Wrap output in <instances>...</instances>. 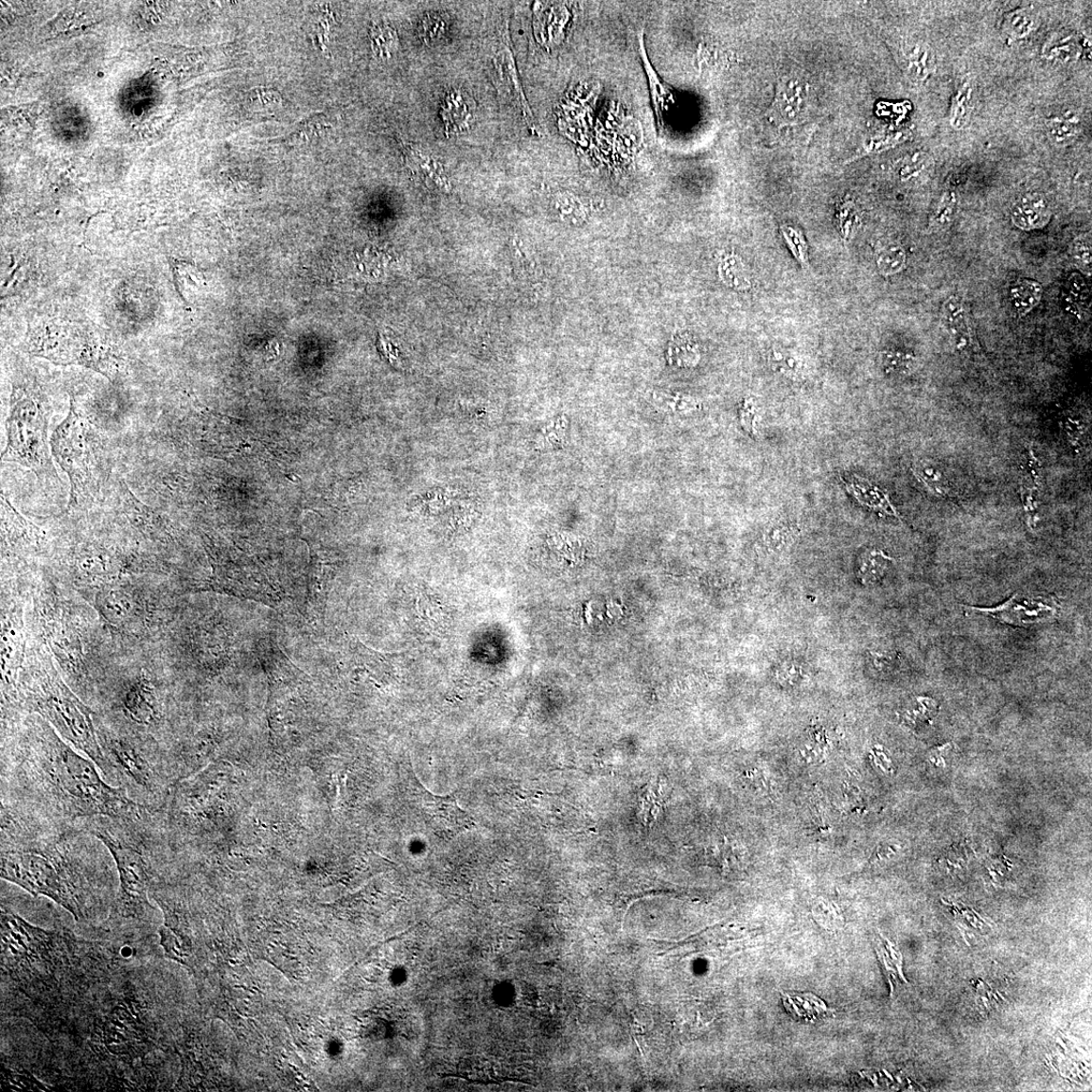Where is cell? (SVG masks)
I'll return each instance as SVG.
<instances>
[{
    "mask_svg": "<svg viewBox=\"0 0 1092 1092\" xmlns=\"http://www.w3.org/2000/svg\"><path fill=\"white\" fill-rule=\"evenodd\" d=\"M116 963L44 1031L62 1079L95 1090H159V994Z\"/></svg>",
    "mask_w": 1092,
    "mask_h": 1092,
    "instance_id": "6da1fadb",
    "label": "cell"
},
{
    "mask_svg": "<svg viewBox=\"0 0 1092 1092\" xmlns=\"http://www.w3.org/2000/svg\"><path fill=\"white\" fill-rule=\"evenodd\" d=\"M38 714L2 723L0 800L66 824L97 817L147 819L158 810L128 799Z\"/></svg>",
    "mask_w": 1092,
    "mask_h": 1092,
    "instance_id": "7a4b0ae2",
    "label": "cell"
},
{
    "mask_svg": "<svg viewBox=\"0 0 1092 1092\" xmlns=\"http://www.w3.org/2000/svg\"><path fill=\"white\" fill-rule=\"evenodd\" d=\"M2 878L45 896L78 923L105 916L114 903V859L100 840L76 824L59 823L2 802Z\"/></svg>",
    "mask_w": 1092,
    "mask_h": 1092,
    "instance_id": "3957f363",
    "label": "cell"
},
{
    "mask_svg": "<svg viewBox=\"0 0 1092 1092\" xmlns=\"http://www.w3.org/2000/svg\"><path fill=\"white\" fill-rule=\"evenodd\" d=\"M112 950L67 932L47 931L2 906V979L23 998L19 1011L35 1025L90 984Z\"/></svg>",
    "mask_w": 1092,
    "mask_h": 1092,
    "instance_id": "277c9868",
    "label": "cell"
},
{
    "mask_svg": "<svg viewBox=\"0 0 1092 1092\" xmlns=\"http://www.w3.org/2000/svg\"><path fill=\"white\" fill-rule=\"evenodd\" d=\"M27 621L29 636L49 649L66 683L92 708L126 647L90 603L52 579L29 590Z\"/></svg>",
    "mask_w": 1092,
    "mask_h": 1092,
    "instance_id": "5b68a950",
    "label": "cell"
},
{
    "mask_svg": "<svg viewBox=\"0 0 1092 1092\" xmlns=\"http://www.w3.org/2000/svg\"><path fill=\"white\" fill-rule=\"evenodd\" d=\"M77 823L108 848L117 871L119 888L106 925L123 933L152 925L159 908L150 892L170 876L173 862L160 810L141 819L97 816Z\"/></svg>",
    "mask_w": 1092,
    "mask_h": 1092,
    "instance_id": "8992f818",
    "label": "cell"
},
{
    "mask_svg": "<svg viewBox=\"0 0 1092 1092\" xmlns=\"http://www.w3.org/2000/svg\"><path fill=\"white\" fill-rule=\"evenodd\" d=\"M97 741L103 758L101 776L132 801L161 810L177 780L167 748L150 734L95 712Z\"/></svg>",
    "mask_w": 1092,
    "mask_h": 1092,
    "instance_id": "52a82bcc",
    "label": "cell"
},
{
    "mask_svg": "<svg viewBox=\"0 0 1092 1092\" xmlns=\"http://www.w3.org/2000/svg\"><path fill=\"white\" fill-rule=\"evenodd\" d=\"M21 696L26 714L45 719L66 743L91 759L101 771L103 758L95 712L66 683L49 649L31 636L21 678Z\"/></svg>",
    "mask_w": 1092,
    "mask_h": 1092,
    "instance_id": "ba28073f",
    "label": "cell"
},
{
    "mask_svg": "<svg viewBox=\"0 0 1092 1092\" xmlns=\"http://www.w3.org/2000/svg\"><path fill=\"white\" fill-rule=\"evenodd\" d=\"M134 651L129 649L121 657L92 710L150 734L167 747L174 730L173 716L168 690L159 674L158 653L155 646L144 647L139 658L132 659Z\"/></svg>",
    "mask_w": 1092,
    "mask_h": 1092,
    "instance_id": "9c48e42d",
    "label": "cell"
},
{
    "mask_svg": "<svg viewBox=\"0 0 1092 1092\" xmlns=\"http://www.w3.org/2000/svg\"><path fill=\"white\" fill-rule=\"evenodd\" d=\"M80 595L125 647L144 648L159 643L167 624L165 596L159 586L127 578Z\"/></svg>",
    "mask_w": 1092,
    "mask_h": 1092,
    "instance_id": "30bf717a",
    "label": "cell"
},
{
    "mask_svg": "<svg viewBox=\"0 0 1092 1092\" xmlns=\"http://www.w3.org/2000/svg\"><path fill=\"white\" fill-rule=\"evenodd\" d=\"M26 351L59 365H81L114 380L120 357L111 343L91 327L44 320L29 325Z\"/></svg>",
    "mask_w": 1092,
    "mask_h": 1092,
    "instance_id": "8fae6325",
    "label": "cell"
},
{
    "mask_svg": "<svg viewBox=\"0 0 1092 1092\" xmlns=\"http://www.w3.org/2000/svg\"><path fill=\"white\" fill-rule=\"evenodd\" d=\"M48 426L47 411L37 390L27 383L14 382L6 421L7 445L2 461L31 469L40 479L56 478L49 450Z\"/></svg>",
    "mask_w": 1092,
    "mask_h": 1092,
    "instance_id": "7c38bea8",
    "label": "cell"
},
{
    "mask_svg": "<svg viewBox=\"0 0 1092 1092\" xmlns=\"http://www.w3.org/2000/svg\"><path fill=\"white\" fill-rule=\"evenodd\" d=\"M94 430L73 398L66 418L51 438L52 456L70 484L68 509L82 505L97 489L98 461Z\"/></svg>",
    "mask_w": 1092,
    "mask_h": 1092,
    "instance_id": "4fadbf2b",
    "label": "cell"
},
{
    "mask_svg": "<svg viewBox=\"0 0 1092 1092\" xmlns=\"http://www.w3.org/2000/svg\"><path fill=\"white\" fill-rule=\"evenodd\" d=\"M28 588L16 578L2 586V717L27 715L21 696V678L28 648Z\"/></svg>",
    "mask_w": 1092,
    "mask_h": 1092,
    "instance_id": "5bb4252c",
    "label": "cell"
},
{
    "mask_svg": "<svg viewBox=\"0 0 1092 1092\" xmlns=\"http://www.w3.org/2000/svg\"><path fill=\"white\" fill-rule=\"evenodd\" d=\"M418 816L428 829L442 838H453L474 826L469 814L457 804L454 794L439 796L427 790L412 773Z\"/></svg>",
    "mask_w": 1092,
    "mask_h": 1092,
    "instance_id": "9a60e30c",
    "label": "cell"
},
{
    "mask_svg": "<svg viewBox=\"0 0 1092 1092\" xmlns=\"http://www.w3.org/2000/svg\"><path fill=\"white\" fill-rule=\"evenodd\" d=\"M967 611L980 613L997 622L1015 627H1030L1055 622L1061 607L1055 596L1014 593L1006 602L995 608L963 607Z\"/></svg>",
    "mask_w": 1092,
    "mask_h": 1092,
    "instance_id": "2e32d148",
    "label": "cell"
},
{
    "mask_svg": "<svg viewBox=\"0 0 1092 1092\" xmlns=\"http://www.w3.org/2000/svg\"><path fill=\"white\" fill-rule=\"evenodd\" d=\"M3 560H24L38 555L44 540L42 531L24 518L2 493Z\"/></svg>",
    "mask_w": 1092,
    "mask_h": 1092,
    "instance_id": "e0dca14e",
    "label": "cell"
},
{
    "mask_svg": "<svg viewBox=\"0 0 1092 1092\" xmlns=\"http://www.w3.org/2000/svg\"><path fill=\"white\" fill-rule=\"evenodd\" d=\"M808 87L802 79L787 78L780 80L774 105L773 119L780 124L793 125L803 120L807 112Z\"/></svg>",
    "mask_w": 1092,
    "mask_h": 1092,
    "instance_id": "ac0fdd59",
    "label": "cell"
},
{
    "mask_svg": "<svg viewBox=\"0 0 1092 1092\" xmlns=\"http://www.w3.org/2000/svg\"><path fill=\"white\" fill-rule=\"evenodd\" d=\"M1013 225L1023 231L1042 229L1049 224L1052 208L1049 200L1038 191L1025 194L1012 206Z\"/></svg>",
    "mask_w": 1092,
    "mask_h": 1092,
    "instance_id": "d6986e66",
    "label": "cell"
},
{
    "mask_svg": "<svg viewBox=\"0 0 1092 1092\" xmlns=\"http://www.w3.org/2000/svg\"><path fill=\"white\" fill-rule=\"evenodd\" d=\"M942 320L958 351L968 352L973 344L969 316L964 302L951 297L942 304Z\"/></svg>",
    "mask_w": 1092,
    "mask_h": 1092,
    "instance_id": "ffe728a7",
    "label": "cell"
},
{
    "mask_svg": "<svg viewBox=\"0 0 1092 1092\" xmlns=\"http://www.w3.org/2000/svg\"><path fill=\"white\" fill-rule=\"evenodd\" d=\"M844 483L850 495L857 500L863 507L877 514L902 520V516L892 504L889 495L881 490L875 484L857 476L850 478Z\"/></svg>",
    "mask_w": 1092,
    "mask_h": 1092,
    "instance_id": "44dd1931",
    "label": "cell"
},
{
    "mask_svg": "<svg viewBox=\"0 0 1092 1092\" xmlns=\"http://www.w3.org/2000/svg\"><path fill=\"white\" fill-rule=\"evenodd\" d=\"M908 77L917 82H924L936 71L935 53L922 42L907 44L903 53Z\"/></svg>",
    "mask_w": 1092,
    "mask_h": 1092,
    "instance_id": "7402d4cb",
    "label": "cell"
},
{
    "mask_svg": "<svg viewBox=\"0 0 1092 1092\" xmlns=\"http://www.w3.org/2000/svg\"><path fill=\"white\" fill-rule=\"evenodd\" d=\"M1083 51L1079 36L1060 33L1047 40L1042 49V56L1047 62L1065 65L1079 62Z\"/></svg>",
    "mask_w": 1092,
    "mask_h": 1092,
    "instance_id": "603a6c76",
    "label": "cell"
},
{
    "mask_svg": "<svg viewBox=\"0 0 1092 1092\" xmlns=\"http://www.w3.org/2000/svg\"><path fill=\"white\" fill-rule=\"evenodd\" d=\"M1048 139L1058 149L1072 145L1079 139L1082 132V124L1079 116L1066 114L1052 116L1045 122Z\"/></svg>",
    "mask_w": 1092,
    "mask_h": 1092,
    "instance_id": "cb8c5ba5",
    "label": "cell"
},
{
    "mask_svg": "<svg viewBox=\"0 0 1092 1092\" xmlns=\"http://www.w3.org/2000/svg\"><path fill=\"white\" fill-rule=\"evenodd\" d=\"M1043 287L1035 279L1024 278L1014 283L1010 290V302L1014 312L1026 316L1041 302Z\"/></svg>",
    "mask_w": 1092,
    "mask_h": 1092,
    "instance_id": "d4e9b609",
    "label": "cell"
},
{
    "mask_svg": "<svg viewBox=\"0 0 1092 1092\" xmlns=\"http://www.w3.org/2000/svg\"><path fill=\"white\" fill-rule=\"evenodd\" d=\"M1039 25L1038 14L1030 8L1016 9L1006 14L1002 32L1010 40H1023L1034 33Z\"/></svg>",
    "mask_w": 1092,
    "mask_h": 1092,
    "instance_id": "484cf974",
    "label": "cell"
},
{
    "mask_svg": "<svg viewBox=\"0 0 1092 1092\" xmlns=\"http://www.w3.org/2000/svg\"><path fill=\"white\" fill-rule=\"evenodd\" d=\"M639 45L643 68L648 79L649 90H651L655 114L657 117V125L660 131L663 125V111L666 109L669 94L667 93L666 86H663V84L660 82L658 73L652 66L651 62H649L644 47L643 31L639 34Z\"/></svg>",
    "mask_w": 1092,
    "mask_h": 1092,
    "instance_id": "4316f807",
    "label": "cell"
},
{
    "mask_svg": "<svg viewBox=\"0 0 1092 1092\" xmlns=\"http://www.w3.org/2000/svg\"><path fill=\"white\" fill-rule=\"evenodd\" d=\"M784 1001L786 1010L802 1021L814 1022L829 1013L824 1003L813 995H784Z\"/></svg>",
    "mask_w": 1092,
    "mask_h": 1092,
    "instance_id": "83f0119b",
    "label": "cell"
},
{
    "mask_svg": "<svg viewBox=\"0 0 1092 1092\" xmlns=\"http://www.w3.org/2000/svg\"><path fill=\"white\" fill-rule=\"evenodd\" d=\"M893 562V557L883 551H868L860 559L858 577L862 584L874 585L884 577L885 572Z\"/></svg>",
    "mask_w": 1092,
    "mask_h": 1092,
    "instance_id": "f1b7e54d",
    "label": "cell"
},
{
    "mask_svg": "<svg viewBox=\"0 0 1092 1092\" xmlns=\"http://www.w3.org/2000/svg\"><path fill=\"white\" fill-rule=\"evenodd\" d=\"M974 88L972 83L965 81L958 88L956 95L953 97L949 123L956 131L965 129L970 121L972 108Z\"/></svg>",
    "mask_w": 1092,
    "mask_h": 1092,
    "instance_id": "f546056e",
    "label": "cell"
},
{
    "mask_svg": "<svg viewBox=\"0 0 1092 1092\" xmlns=\"http://www.w3.org/2000/svg\"><path fill=\"white\" fill-rule=\"evenodd\" d=\"M797 535V530L794 525L786 522H775L766 529L764 540L770 551L780 553L784 552L791 546Z\"/></svg>",
    "mask_w": 1092,
    "mask_h": 1092,
    "instance_id": "4dcf8cb0",
    "label": "cell"
},
{
    "mask_svg": "<svg viewBox=\"0 0 1092 1092\" xmlns=\"http://www.w3.org/2000/svg\"><path fill=\"white\" fill-rule=\"evenodd\" d=\"M884 371L897 376H907L917 365V358L904 351H885L881 357Z\"/></svg>",
    "mask_w": 1092,
    "mask_h": 1092,
    "instance_id": "1f68e13d",
    "label": "cell"
},
{
    "mask_svg": "<svg viewBox=\"0 0 1092 1092\" xmlns=\"http://www.w3.org/2000/svg\"><path fill=\"white\" fill-rule=\"evenodd\" d=\"M914 476L927 488L938 495H950L951 488L946 478L933 467L918 464L912 467Z\"/></svg>",
    "mask_w": 1092,
    "mask_h": 1092,
    "instance_id": "d6a6232c",
    "label": "cell"
},
{
    "mask_svg": "<svg viewBox=\"0 0 1092 1092\" xmlns=\"http://www.w3.org/2000/svg\"><path fill=\"white\" fill-rule=\"evenodd\" d=\"M5 1087L13 1090H50L51 1086L37 1081L36 1077L27 1071H4Z\"/></svg>",
    "mask_w": 1092,
    "mask_h": 1092,
    "instance_id": "836d02e7",
    "label": "cell"
},
{
    "mask_svg": "<svg viewBox=\"0 0 1092 1092\" xmlns=\"http://www.w3.org/2000/svg\"><path fill=\"white\" fill-rule=\"evenodd\" d=\"M959 199L955 191L947 190L939 201L933 214V222L936 226L944 228L951 225L957 211Z\"/></svg>",
    "mask_w": 1092,
    "mask_h": 1092,
    "instance_id": "e575fe53",
    "label": "cell"
},
{
    "mask_svg": "<svg viewBox=\"0 0 1092 1092\" xmlns=\"http://www.w3.org/2000/svg\"><path fill=\"white\" fill-rule=\"evenodd\" d=\"M907 255L903 247L891 246L884 249L878 257L879 271L885 275H891L905 269Z\"/></svg>",
    "mask_w": 1092,
    "mask_h": 1092,
    "instance_id": "d590c367",
    "label": "cell"
},
{
    "mask_svg": "<svg viewBox=\"0 0 1092 1092\" xmlns=\"http://www.w3.org/2000/svg\"><path fill=\"white\" fill-rule=\"evenodd\" d=\"M1070 255L1076 267L1083 273L1090 275L1092 267L1090 234L1085 233L1080 235L1079 238L1073 240Z\"/></svg>",
    "mask_w": 1092,
    "mask_h": 1092,
    "instance_id": "8d00e7d4",
    "label": "cell"
},
{
    "mask_svg": "<svg viewBox=\"0 0 1092 1092\" xmlns=\"http://www.w3.org/2000/svg\"><path fill=\"white\" fill-rule=\"evenodd\" d=\"M771 362L775 370L790 378H799L804 373L803 362L792 354L774 351Z\"/></svg>",
    "mask_w": 1092,
    "mask_h": 1092,
    "instance_id": "74e56055",
    "label": "cell"
},
{
    "mask_svg": "<svg viewBox=\"0 0 1092 1092\" xmlns=\"http://www.w3.org/2000/svg\"><path fill=\"white\" fill-rule=\"evenodd\" d=\"M814 916L819 924L824 925L826 928L835 929L843 923L837 907L830 903L823 902V900L815 906Z\"/></svg>",
    "mask_w": 1092,
    "mask_h": 1092,
    "instance_id": "f35d334b",
    "label": "cell"
},
{
    "mask_svg": "<svg viewBox=\"0 0 1092 1092\" xmlns=\"http://www.w3.org/2000/svg\"><path fill=\"white\" fill-rule=\"evenodd\" d=\"M741 422L749 435L757 436V409L754 403L747 402L745 404L742 410Z\"/></svg>",
    "mask_w": 1092,
    "mask_h": 1092,
    "instance_id": "ab89813d",
    "label": "cell"
},
{
    "mask_svg": "<svg viewBox=\"0 0 1092 1092\" xmlns=\"http://www.w3.org/2000/svg\"><path fill=\"white\" fill-rule=\"evenodd\" d=\"M1068 288L1072 297L1077 301H1084L1088 296V287L1085 279L1079 273H1073L1068 279Z\"/></svg>",
    "mask_w": 1092,
    "mask_h": 1092,
    "instance_id": "60d3db41",
    "label": "cell"
},
{
    "mask_svg": "<svg viewBox=\"0 0 1092 1092\" xmlns=\"http://www.w3.org/2000/svg\"><path fill=\"white\" fill-rule=\"evenodd\" d=\"M872 658L876 670L883 673V671H889L892 668V658L890 656L884 653H875Z\"/></svg>",
    "mask_w": 1092,
    "mask_h": 1092,
    "instance_id": "b9f144b4",
    "label": "cell"
}]
</instances>
